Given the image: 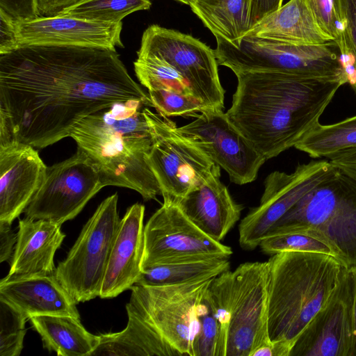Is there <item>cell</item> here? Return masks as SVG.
I'll return each instance as SVG.
<instances>
[{
	"label": "cell",
	"instance_id": "obj_40",
	"mask_svg": "<svg viewBox=\"0 0 356 356\" xmlns=\"http://www.w3.org/2000/svg\"><path fill=\"white\" fill-rule=\"evenodd\" d=\"M328 159L334 167L356 179V146L341 150Z\"/></svg>",
	"mask_w": 356,
	"mask_h": 356
},
{
	"label": "cell",
	"instance_id": "obj_3",
	"mask_svg": "<svg viewBox=\"0 0 356 356\" xmlns=\"http://www.w3.org/2000/svg\"><path fill=\"white\" fill-rule=\"evenodd\" d=\"M145 107L153 108L152 102L115 103L82 119L70 137L96 166L104 187L128 188L147 201L161 191L146 159L152 137Z\"/></svg>",
	"mask_w": 356,
	"mask_h": 356
},
{
	"label": "cell",
	"instance_id": "obj_34",
	"mask_svg": "<svg viewBox=\"0 0 356 356\" xmlns=\"http://www.w3.org/2000/svg\"><path fill=\"white\" fill-rule=\"evenodd\" d=\"M198 318L200 327L192 344L191 356H216L220 327L208 289L200 304Z\"/></svg>",
	"mask_w": 356,
	"mask_h": 356
},
{
	"label": "cell",
	"instance_id": "obj_17",
	"mask_svg": "<svg viewBox=\"0 0 356 356\" xmlns=\"http://www.w3.org/2000/svg\"><path fill=\"white\" fill-rule=\"evenodd\" d=\"M122 22H104L58 15L15 23L17 47L37 44L122 48Z\"/></svg>",
	"mask_w": 356,
	"mask_h": 356
},
{
	"label": "cell",
	"instance_id": "obj_36",
	"mask_svg": "<svg viewBox=\"0 0 356 356\" xmlns=\"http://www.w3.org/2000/svg\"><path fill=\"white\" fill-rule=\"evenodd\" d=\"M309 6L321 29L338 44L344 38V23L335 7L334 0H309Z\"/></svg>",
	"mask_w": 356,
	"mask_h": 356
},
{
	"label": "cell",
	"instance_id": "obj_1",
	"mask_svg": "<svg viewBox=\"0 0 356 356\" xmlns=\"http://www.w3.org/2000/svg\"><path fill=\"white\" fill-rule=\"evenodd\" d=\"M151 101L115 49L23 45L0 54V147L42 149L113 104Z\"/></svg>",
	"mask_w": 356,
	"mask_h": 356
},
{
	"label": "cell",
	"instance_id": "obj_23",
	"mask_svg": "<svg viewBox=\"0 0 356 356\" xmlns=\"http://www.w3.org/2000/svg\"><path fill=\"white\" fill-rule=\"evenodd\" d=\"M246 34L302 45L334 41L317 24L309 0H289Z\"/></svg>",
	"mask_w": 356,
	"mask_h": 356
},
{
	"label": "cell",
	"instance_id": "obj_2",
	"mask_svg": "<svg viewBox=\"0 0 356 356\" xmlns=\"http://www.w3.org/2000/svg\"><path fill=\"white\" fill-rule=\"evenodd\" d=\"M226 114L266 160L294 147L314 127L338 89V81L273 72L236 75Z\"/></svg>",
	"mask_w": 356,
	"mask_h": 356
},
{
	"label": "cell",
	"instance_id": "obj_13",
	"mask_svg": "<svg viewBox=\"0 0 356 356\" xmlns=\"http://www.w3.org/2000/svg\"><path fill=\"white\" fill-rule=\"evenodd\" d=\"M335 170L330 161L319 160L299 164L291 173L274 171L269 174L259 204L239 224L240 246L246 250L259 246L275 224Z\"/></svg>",
	"mask_w": 356,
	"mask_h": 356
},
{
	"label": "cell",
	"instance_id": "obj_27",
	"mask_svg": "<svg viewBox=\"0 0 356 356\" xmlns=\"http://www.w3.org/2000/svg\"><path fill=\"white\" fill-rule=\"evenodd\" d=\"M229 259L211 257L156 264L142 269L135 284L172 285L213 278L229 270Z\"/></svg>",
	"mask_w": 356,
	"mask_h": 356
},
{
	"label": "cell",
	"instance_id": "obj_22",
	"mask_svg": "<svg viewBox=\"0 0 356 356\" xmlns=\"http://www.w3.org/2000/svg\"><path fill=\"white\" fill-rule=\"evenodd\" d=\"M0 296L30 319L38 315H65L80 319L77 303L55 273L0 281Z\"/></svg>",
	"mask_w": 356,
	"mask_h": 356
},
{
	"label": "cell",
	"instance_id": "obj_7",
	"mask_svg": "<svg viewBox=\"0 0 356 356\" xmlns=\"http://www.w3.org/2000/svg\"><path fill=\"white\" fill-rule=\"evenodd\" d=\"M218 65L235 75L254 72L294 74L347 83L334 41L302 45L245 34L234 42L216 38Z\"/></svg>",
	"mask_w": 356,
	"mask_h": 356
},
{
	"label": "cell",
	"instance_id": "obj_16",
	"mask_svg": "<svg viewBox=\"0 0 356 356\" xmlns=\"http://www.w3.org/2000/svg\"><path fill=\"white\" fill-rule=\"evenodd\" d=\"M353 339V282L343 267L323 307L296 339L289 356H350Z\"/></svg>",
	"mask_w": 356,
	"mask_h": 356
},
{
	"label": "cell",
	"instance_id": "obj_26",
	"mask_svg": "<svg viewBox=\"0 0 356 356\" xmlns=\"http://www.w3.org/2000/svg\"><path fill=\"white\" fill-rule=\"evenodd\" d=\"M190 7L216 38L234 42L250 30V0H196Z\"/></svg>",
	"mask_w": 356,
	"mask_h": 356
},
{
	"label": "cell",
	"instance_id": "obj_20",
	"mask_svg": "<svg viewBox=\"0 0 356 356\" xmlns=\"http://www.w3.org/2000/svg\"><path fill=\"white\" fill-rule=\"evenodd\" d=\"M220 177V172L213 174L177 203L195 226L218 242L234 226L243 210Z\"/></svg>",
	"mask_w": 356,
	"mask_h": 356
},
{
	"label": "cell",
	"instance_id": "obj_14",
	"mask_svg": "<svg viewBox=\"0 0 356 356\" xmlns=\"http://www.w3.org/2000/svg\"><path fill=\"white\" fill-rule=\"evenodd\" d=\"M232 254L230 247L206 235L175 203L163 201L144 227L142 269L186 260L229 258Z\"/></svg>",
	"mask_w": 356,
	"mask_h": 356
},
{
	"label": "cell",
	"instance_id": "obj_32",
	"mask_svg": "<svg viewBox=\"0 0 356 356\" xmlns=\"http://www.w3.org/2000/svg\"><path fill=\"white\" fill-rule=\"evenodd\" d=\"M344 23V42L340 47L339 61L347 83L356 94V0H334Z\"/></svg>",
	"mask_w": 356,
	"mask_h": 356
},
{
	"label": "cell",
	"instance_id": "obj_35",
	"mask_svg": "<svg viewBox=\"0 0 356 356\" xmlns=\"http://www.w3.org/2000/svg\"><path fill=\"white\" fill-rule=\"evenodd\" d=\"M148 95L156 113L165 117H196L207 109L200 100L191 94L168 90H149Z\"/></svg>",
	"mask_w": 356,
	"mask_h": 356
},
{
	"label": "cell",
	"instance_id": "obj_41",
	"mask_svg": "<svg viewBox=\"0 0 356 356\" xmlns=\"http://www.w3.org/2000/svg\"><path fill=\"white\" fill-rule=\"evenodd\" d=\"M17 233L11 228V225L0 222V262L10 261L12 259Z\"/></svg>",
	"mask_w": 356,
	"mask_h": 356
},
{
	"label": "cell",
	"instance_id": "obj_21",
	"mask_svg": "<svg viewBox=\"0 0 356 356\" xmlns=\"http://www.w3.org/2000/svg\"><path fill=\"white\" fill-rule=\"evenodd\" d=\"M65 234L61 225L25 217L19 220L17 240L6 280L54 274V255Z\"/></svg>",
	"mask_w": 356,
	"mask_h": 356
},
{
	"label": "cell",
	"instance_id": "obj_8",
	"mask_svg": "<svg viewBox=\"0 0 356 356\" xmlns=\"http://www.w3.org/2000/svg\"><path fill=\"white\" fill-rule=\"evenodd\" d=\"M143 113L152 137L146 159L164 202L177 204L191 190L220 172L218 165L179 131L176 123L149 107Z\"/></svg>",
	"mask_w": 356,
	"mask_h": 356
},
{
	"label": "cell",
	"instance_id": "obj_30",
	"mask_svg": "<svg viewBox=\"0 0 356 356\" xmlns=\"http://www.w3.org/2000/svg\"><path fill=\"white\" fill-rule=\"evenodd\" d=\"M151 6L149 0H81L63 9L58 15L118 23L129 14L148 10Z\"/></svg>",
	"mask_w": 356,
	"mask_h": 356
},
{
	"label": "cell",
	"instance_id": "obj_38",
	"mask_svg": "<svg viewBox=\"0 0 356 356\" xmlns=\"http://www.w3.org/2000/svg\"><path fill=\"white\" fill-rule=\"evenodd\" d=\"M0 19V54H4L17 47L15 33L16 22L1 10Z\"/></svg>",
	"mask_w": 356,
	"mask_h": 356
},
{
	"label": "cell",
	"instance_id": "obj_43",
	"mask_svg": "<svg viewBox=\"0 0 356 356\" xmlns=\"http://www.w3.org/2000/svg\"><path fill=\"white\" fill-rule=\"evenodd\" d=\"M81 0H38L40 16L48 17L58 15L63 9Z\"/></svg>",
	"mask_w": 356,
	"mask_h": 356
},
{
	"label": "cell",
	"instance_id": "obj_4",
	"mask_svg": "<svg viewBox=\"0 0 356 356\" xmlns=\"http://www.w3.org/2000/svg\"><path fill=\"white\" fill-rule=\"evenodd\" d=\"M268 262V336L294 345L337 286L344 266L332 256L300 251L273 254Z\"/></svg>",
	"mask_w": 356,
	"mask_h": 356
},
{
	"label": "cell",
	"instance_id": "obj_33",
	"mask_svg": "<svg viewBox=\"0 0 356 356\" xmlns=\"http://www.w3.org/2000/svg\"><path fill=\"white\" fill-rule=\"evenodd\" d=\"M28 320L22 312L0 296V356L21 354Z\"/></svg>",
	"mask_w": 356,
	"mask_h": 356
},
{
	"label": "cell",
	"instance_id": "obj_42",
	"mask_svg": "<svg viewBox=\"0 0 356 356\" xmlns=\"http://www.w3.org/2000/svg\"><path fill=\"white\" fill-rule=\"evenodd\" d=\"M293 346L286 341H270L256 348L251 356H289Z\"/></svg>",
	"mask_w": 356,
	"mask_h": 356
},
{
	"label": "cell",
	"instance_id": "obj_12",
	"mask_svg": "<svg viewBox=\"0 0 356 356\" xmlns=\"http://www.w3.org/2000/svg\"><path fill=\"white\" fill-rule=\"evenodd\" d=\"M104 186L99 172L81 149L47 167L44 180L24 211L25 217L63 225L74 218Z\"/></svg>",
	"mask_w": 356,
	"mask_h": 356
},
{
	"label": "cell",
	"instance_id": "obj_45",
	"mask_svg": "<svg viewBox=\"0 0 356 356\" xmlns=\"http://www.w3.org/2000/svg\"><path fill=\"white\" fill-rule=\"evenodd\" d=\"M178 1H180L183 3L187 4L188 6H191L193 4L196 0H177Z\"/></svg>",
	"mask_w": 356,
	"mask_h": 356
},
{
	"label": "cell",
	"instance_id": "obj_25",
	"mask_svg": "<svg viewBox=\"0 0 356 356\" xmlns=\"http://www.w3.org/2000/svg\"><path fill=\"white\" fill-rule=\"evenodd\" d=\"M43 346L59 356H90L99 335L88 332L80 319L65 315H38L30 318Z\"/></svg>",
	"mask_w": 356,
	"mask_h": 356
},
{
	"label": "cell",
	"instance_id": "obj_18",
	"mask_svg": "<svg viewBox=\"0 0 356 356\" xmlns=\"http://www.w3.org/2000/svg\"><path fill=\"white\" fill-rule=\"evenodd\" d=\"M47 166L35 147L14 142L0 147V222L12 225L41 186Z\"/></svg>",
	"mask_w": 356,
	"mask_h": 356
},
{
	"label": "cell",
	"instance_id": "obj_15",
	"mask_svg": "<svg viewBox=\"0 0 356 356\" xmlns=\"http://www.w3.org/2000/svg\"><path fill=\"white\" fill-rule=\"evenodd\" d=\"M179 131L228 174L232 182L254 181L266 161L235 127L223 110L204 109Z\"/></svg>",
	"mask_w": 356,
	"mask_h": 356
},
{
	"label": "cell",
	"instance_id": "obj_39",
	"mask_svg": "<svg viewBox=\"0 0 356 356\" xmlns=\"http://www.w3.org/2000/svg\"><path fill=\"white\" fill-rule=\"evenodd\" d=\"M283 0H250V29L282 6Z\"/></svg>",
	"mask_w": 356,
	"mask_h": 356
},
{
	"label": "cell",
	"instance_id": "obj_29",
	"mask_svg": "<svg viewBox=\"0 0 356 356\" xmlns=\"http://www.w3.org/2000/svg\"><path fill=\"white\" fill-rule=\"evenodd\" d=\"M259 246L264 253L269 255L285 251H300L325 254L337 259L335 251L324 236L309 226H298L267 236Z\"/></svg>",
	"mask_w": 356,
	"mask_h": 356
},
{
	"label": "cell",
	"instance_id": "obj_9",
	"mask_svg": "<svg viewBox=\"0 0 356 356\" xmlns=\"http://www.w3.org/2000/svg\"><path fill=\"white\" fill-rule=\"evenodd\" d=\"M118 200L114 193L100 203L56 268V277L77 304L99 296L120 222Z\"/></svg>",
	"mask_w": 356,
	"mask_h": 356
},
{
	"label": "cell",
	"instance_id": "obj_10",
	"mask_svg": "<svg viewBox=\"0 0 356 356\" xmlns=\"http://www.w3.org/2000/svg\"><path fill=\"white\" fill-rule=\"evenodd\" d=\"M214 278L172 285L134 284L126 306L153 327L181 356H191L200 327V304Z\"/></svg>",
	"mask_w": 356,
	"mask_h": 356
},
{
	"label": "cell",
	"instance_id": "obj_6",
	"mask_svg": "<svg viewBox=\"0 0 356 356\" xmlns=\"http://www.w3.org/2000/svg\"><path fill=\"white\" fill-rule=\"evenodd\" d=\"M298 226L318 230L337 259L348 269L356 268V179L336 168L291 208L266 237Z\"/></svg>",
	"mask_w": 356,
	"mask_h": 356
},
{
	"label": "cell",
	"instance_id": "obj_11",
	"mask_svg": "<svg viewBox=\"0 0 356 356\" xmlns=\"http://www.w3.org/2000/svg\"><path fill=\"white\" fill-rule=\"evenodd\" d=\"M137 56H154L175 67L206 108L223 110L225 90L214 50L198 39L156 24L143 32Z\"/></svg>",
	"mask_w": 356,
	"mask_h": 356
},
{
	"label": "cell",
	"instance_id": "obj_28",
	"mask_svg": "<svg viewBox=\"0 0 356 356\" xmlns=\"http://www.w3.org/2000/svg\"><path fill=\"white\" fill-rule=\"evenodd\" d=\"M356 146V115L332 124L314 127L295 148L313 159L327 158Z\"/></svg>",
	"mask_w": 356,
	"mask_h": 356
},
{
	"label": "cell",
	"instance_id": "obj_24",
	"mask_svg": "<svg viewBox=\"0 0 356 356\" xmlns=\"http://www.w3.org/2000/svg\"><path fill=\"white\" fill-rule=\"evenodd\" d=\"M128 322L118 332L99 335L100 341L90 356H181L158 332L126 306Z\"/></svg>",
	"mask_w": 356,
	"mask_h": 356
},
{
	"label": "cell",
	"instance_id": "obj_19",
	"mask_svg": "<svg viewBox=\"0 0 356 356\" xmlns=\"http://www.w3.org/2000/svg\"><path fill=\"white\" fill-rule=\"evenodd\" d=\"M145 206L136 203L120 219L99 297L113 298L131 289L142 273L144 253Z\"/></svg>",
	"mask_w": 356,
	"mask_h": 356
},
{
	"label": "cell",
	"instance_id": "obj_5",
	"mask_svg": "<svg viewBox=\"0 0 356 356\" xmlns=\"http://www.w3.org/2000/svg\"><path fill=\"white\" fill-rule=\"evenodd\" d=\"M268 261L245 262L211 282L208 293L220 327L216 356H251L270 341Z\"/></svg>",
	"mask_w": 356,
	"mask_h": 356
},
{
	"label": "cell",
	"instance_id": "obj_44",
	"mask_svg": "<svg viewBox=\"0 0 356 356\" xmlns=\"http://www.w3.org/2000/svg\"><path fill=\"white\" fill-rule=\"evenodd\" d=\"M353 282V339L350 356H356V268L350 269Z\"/></svg>",
	"mask_w": 356,
	"mask_h": 356
},
{
	"label": "cell",
	"instance_id": "obj_31",
	"mask_svg": "<svg viewBox=\"0 0 356 356\" xmlns=\"http://www.w3.org/2000/svg\"><path fill=\"white\" fill-rule=\"evenodd\" d=\"M134 66L138 81L148 91L168 90L193 95L184 76L175 67L159 58L138 56Z\"/></svg>",
	"mask_w": 356,
	"mask_h": 356
},
{
	"label": "cell",
	"instance_id": "obj_37",
	"mask_svg": "<svg viewBox=\"0 0 356 356\" xmlns=\"http://www.w3.org/2000/svg\"><path fill=\"white\" fill-rule=\"evenodd\" d=\"M0 10L16 22L40 17L38 0H0Z\"/></svg>",
	"mask_w": 356,
	"mask_h": 356
}]
</instances>
